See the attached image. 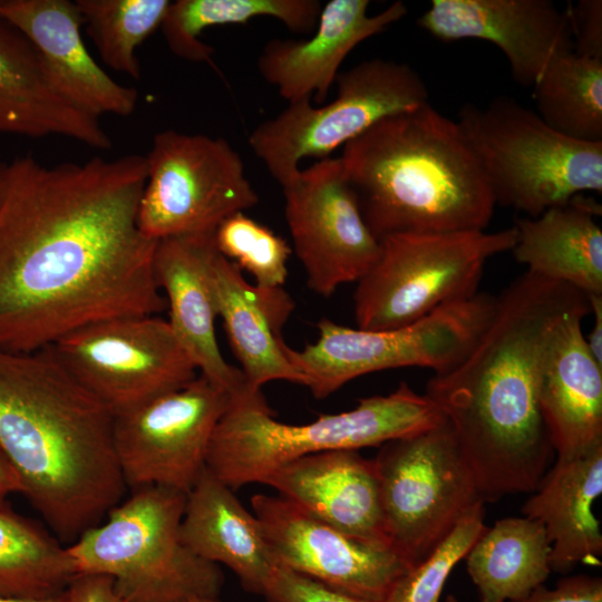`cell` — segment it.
I'll return each instance as SVG.
<instances>
[{
  "mask_svg": "<svg viewBox=\"0 0 602 602\" xmlns=\"http://www.w3.org/2000/svg\"><path fill=\"white\" fill-rule=\"evenodd\" d=\"M142 155L46 166L0 162V349L28 353L115 318L166 307L157 241L139 230Z\"/></svg>",
  "mask_w": 602,
  "mask_h": 602,
  "instance_id": "cell-1",
  "label": "cell"
},
{
  "mask_svg": "<svg viewBox=\"0 0 602 602\" xmlns=\"http://www.w3.org/2000/svg\"><path fill=\"white\" fill-rule=\"evenodd\" d=\"M579 310L591 311L586 294L526 271L496 298L468 353L427 381L425 395L450 424L484 502L532 493L547 470L554 448L541 375L557 324Z\"/></svg>",
  "mask_w": 602,
  "mask_h": 602,
  "instance_id": "cell-2",
  "label": "cell"
},
{
  "mask_svg": "<svg viewBox=\"0 0 602 602\" xmlns=\"http://www.w3.org/2000/svg\"><path fill=\"white\" fill-rule=\"evenodd\" d=\"M114 419L51 347L0 349V449L20 494L65 545L124 499Z\"/></svg>",
  "mask_w": 602,
  "mask_h": 602,
  "instance_id": "cell-3",
  "label": "cell"
},
{
  "mask_svg": "<svg viewBox=\"0 0 602 602\" xmlns=\"http://www.w3.org/2000/svg\"><path fill=\"white\" fill-rule=\"evenodd\" d=\"M377 240L396 234L485 231L496 205L458 124L429 101L387 116L339 156Z\"/></svg>",
  "mask_w": 602,
  "mask_h": 602,
  "instance_id": "cell-4",
  "label": "cell"
},
{
  "mask_svg": "<svg viewBox=\"0 0 602 602\" xmlns=\"http://www.w3.org/2000/svg\"><path fill=\"white\" fill-rule=\"evenodd\" d=\"M438 406L406 382L387 396L362 398L314 421H278L262 395L231 404L212 436L206 468L233 491L302 456L359 450L429 430L445 420Z\"/></svg>",
  "mask_w": 602,
  "mask_h": 602,
  "instance_id": "cell-5",
  "label": "cell"
},
{
  "mask_svg": "<svg viewBox=\"0 0 602 602\" xmlns=\"http://www.w3.org/2000/svg\"><path fill=\"white\" fill-rule=\"evenodd\" d=\"M130 493L67 545L75 573L110 577L123 602L220 596L219 565L195 555L181 538L186 494L161 486Z\"/></svg>",
  "mask_w": 602,
  "mask_h": 602,
  "instance_id": "cell-6",
  "label": "cell"
},
{
  "mask_svg": "<svg viewBox=\"0 0 602 602\" xmlns=\"http://www.w3.org/2000/svg\"><path fill=\"white\" fill-rule=\"evenodd\" d=\"M496 204L536 217L585 192H602V142L554 130L507 96L467 103L456 120Z\"/></svg>",
  "mask_w": 602,
  "mask_h": 602,
  "instance_id": "cell-7",
  "label": "cell"
},
{
  "mask_svg": "<svg viewBox=\"0 0 602 602\" xmlns=\"http://www.w3.org/2000/svg\"><path fill=\"white\" fill-rule=\"evenodd\" d=\"M516 237L513 226L382 239L378 260L357 282V328H402L445 304L474 297L486 262L512 250Z\"/></svg>",
  "mask_w": 602,
  "mask_h": 602,
  "instance_id": "cell-8",
  "label": "cell"
},
{
  "mask_svg": "<svg viewBox=\"0 0 602 602\" xmlns=\"http://www.w3.org/2000/svg\"><path fill=\"white\" fill-rule=\"evenodd\" d=\"M496 298L486 293L445 304L409 326L388 330L349 328L321 319L319 337L302 350L285 347L305 387L323 399L362 375L401 367L441 373L456 366L487 326Z\"/></svg>",
  "mask_w": 602,
  "mask_h": 602,
  "instance_id": "cell-9",
  "label": "cell"
},
{
  "mask_svg": "<svg viewBox=\"0 0 602 602\" xmlns=\"http://www.w3.org/2000/svg\"><path fill=\"white\" fill-rule=\"evenodd\" d=\"M337 96L314 107L310 99L289 104L250 134L249 145L282 186L307 157L320 159L380 119L428 101V89L409 65L383 58L363 60L339 72Z\"/></svg>",
  "mask_w": 602,
  "mask_h": 602,
  "instance_id": "cell-10",
  "label": "cell"
},
{
  "mask_svg": "<svg viewBox=\"0 0 602 602\" xmlns=\"http://www.w3.org/2000/svg\"><path fill=\"white\" fill-rule=\"evenodd\" d=\"M373 462L386 535L412 566L485 503L447 419L382 444Z\"/></svg>",
  "mask_w": 602,
  "mask_h": 602,
  "instance_id": "cell-11",
  "label": "cell"
},
{
  "mask_svg": "<svg viewBox=\"0 0 602 602\" xmlns=\"http://www.w3.org/2000/svg\"><path fill=\"white\" fill-rule=\"evenodd\" d=\"M145 157L137 222L151 240L213 234L226 217L259 203L241 155L221 137L166 129Z\"/></svg>",
  "mask_w": 602,
  "mask_h": 602,
  "instance_id": "cell-12",
  "label": "cell"
},
{
  "mask_svg": "<svg viewBox=\"0 0 602 602\" xmlns=\"http://www.w3.org/2000/svg\"><path fill=\"white\" fill-rule=\"evenodd\" d=\"M65 368L114 416L177 390L197 368L167 320L133 315L78 329L54 346Z\"/></svg>",
  "mask_w": 602,
  "mask_h": 602,
  "instance_id": "cell-13",
  "label": "cell"
},
{
  "mask_svg": "<svg viewBox=\"0 0 602 602\" xmlns=\"http://www.w3.org/2000/svg\"><path fill=\"white\" fill-rule=\"evenodd\" d=\"M231 395L198 375L186 386L115 416L114 446L130 491L187 494L206 468L210 443Z\"/></svg>",
  "mask_w": 602,
  "mask_h": 602,
  "instance_id": "cell-14",
  "label": "cell"
},
{
  "mask_svg": "<svg viewBox=\"0 0 602 602\" xmlns=\"http://www.w3.org/2000/svg\"><path fill=\"white\" fill-rule=\"evenodd\" d=\"M284 215L309 288L330 297L376 263L380 241L365 223L339 157L300 169L282 186Z\"/></svg>",
  "mask_w": 602,
  "mask_h": 602,
  "instance_id": "cell-15",
  "label": "cell"
},
{
  "mask_svg": "<svg viewBox=\"0 0 602 602\" xmlns=\"http://www.w3.org/2000/svg\"><path fill=\"white\" fill-rule=\"evenodd\" d=\"M278 566L367 602H382L412 565L389 543L351 536L280 495L251 498Z\"/></svg>",
  "mask_w": 602,
  "mask_h": 602,
  "instance_id": "cell-16",
  "label": "cell"
},
{
  "mask_svg": "<svg viewBox=\"0 0 602 602\" xmlns=\"http://www.w3.org/2000/svg\"><path fill=\"white\" fill-rule=\"evenodd\" d=\"M417 25L441 41L494 43L524 87H533L555 57L573 50L567 9L551 0H434Z\"/></svg>",
  "mask_w": 602,
  "mask_h": 602,
  "instance_id": "cell-17",
  "label": "cell"
},
{
  "mask_svg": "<svg viewBox=\"0 0 602 602\" xmlns=\"http://www.w3.org/2000/svg\"><path fill=\"white\" fill-rule=\"evenodd\" d=\"M217 249L213 234L158 240L154 274L169 310L167 320L197 371L241 400L261 394L252 390L242 371L223 358L215 334L219 317L212 279Z\"/></svg>",
  "mask_w": 602,
  "mask_h": 602,
  "instance_id": "cell-18",
  "label": "cell"
},
{
  "mask_svg": "<svg viewBox=\"0 0 602 602\" xmlns=\"http://www.w3.org/2000/svg\"><path fill=\"white\" fill-rule=\"evenodd\" d=\"M0 17L30 40L54 88L74 107L97 118L134 113L137 90L115 81L90 56L76 2L0 0Z\"/></svg>",
  "mask_w": 602,
  "mask_h": 602,
  "instance_id": "cell-19",
  "label": "cell"
},
{
  "mask_svg": "<svg viewBox=\"0 0 602 602\" xmlns=\"http://www.w3.org/2000/svg\"><path fill=\"white\" fill-rule=\"evenodd\" d=\"M369 6V0L327 2L309 38H274L265 43L256 60L259 74L289 104L312 96L319 105L324 104L346 57L359 43L407 14L402 1L392 2L373 16L368 13Z\"/></svg>",
  "mask_w": 602,
  "mask_h": 602,
  "instance_id": "cell-20",
  "label": "cell"
},
{
  "mask_svg": "<svg viewBox=\"0 0 602 602\" xmlns=\"http://www.w3.org/2000/svg\"><path fill=\"white\" fill-rule=\"evenodd\" d=\"M310 515L362 540L389 543L373 459L329 450L290 460L261 482Z\"/></svg>",
  "mask_w": 602,
  "mask_h": 602,
  "instance_id": "cell-21",
  "label": "cell"
},
{
  "mask_svg": "<svg viewBox=\"0 0 602 602\" xmlns=\"http://www.w3.org/2000/svg\"><path fill=\"white\" fill-rule=\"evenodd\" d=\"M591 311L564 315L544 359L540 409L559 458H570L602 443V366L590 353L582 320Z\"/></svg>",
  "mask_w": 602,
  "mask_h": 602,
  "instance_id": "cell-22",
  "label": "cell"
},
{
  "mask_svg": "<svg viewBox=\"0 0 602 602\" xmlns=\"http://www.w3.org/2000/svg\"><path fill=\"white\" fill-rule=\"evenodd\" d=\"M212 279L217 313L247 386L256 391L274 380L304 386V377L285 353L288 344L281 333L294 309L291 297L282 288L249 284L241 269L219 251Z\"/></svg>",
  "mask_w": 602,
  "mask_h": 602,
  "instance_id": "cell-23",
  "label": "cell"
},
{
  "mask_svg": "<svg viewBox=\"0 0 602 602\" xmlns=\"http://www.w3.org/2000/svg\"><path fill=\"white\" fill-rule=\"evenodd\" d=\"M0 134L64 136L91 148L113 145L99 118L74 107L54 88L30 40L0 17Z\"/></svg>",
  "mask_w": 602,
  "mask_h": 602,
  "instance_id": "cell-24",
  "label": "cell"
},
{
  "mask_svg": "<svg viewBox=\"0 0 602 602\" xmlns=\"http://www.w3.org/2000/svg\"><path fill=\"white\" fill-rule=\"evenodd\" d=\"M181 538L198 557L229 567L251 593L262 595L278 567L258 517L207 468L186 494Z\"/></svg>",
  "mask_w": 602,
  "mask_h": 602,
  "instance_id": "cell-25",
  "label": "cell"
},
{
  "mask_svg": "<svg viewBox=\"0 0 602 602\" xmlns=\"http://www.w3.org/2000/svg\"><path fill=\"white\" fill-rule=\"evenodd\" d=\"M602 493V443L570 458H559L523 504L524 516L542 523L551 542V571L599 564L600 522L593 504Z\"/></svg>",
  "mask_w": 602,
  "mask_h": 602,
  "instance_id": "cell-26",
  "label": "cell"
},
{
  "mask_svg": "<svg viewBox=\"0 0 602 602\" xmlns=\"http://www.w3.org/2000/svg\"><path fill=\"white\" fill-rule=\"evenodd\" d=\"M600 214V205L581 194L536 217L517 220L513 254L531 273L588 297L602 295Z\"/></svg>",
  "mask_w": 602,
  "mask_h": 602,
  "instance_id": "cell-27",
  "label": "cell"
},
{
  "mask_svg": "<svg viewBox=\"0 0 602 602\" xmlns=\"http://www.w3.org/2000/svg\"><path fill=\"white\" fill-rule=\"evenodd\" d=\"M550 555L542 523L517 516L487 527L465 559L480 602H508L544 584L552 572Z\"/></svg>",
  "mask_w": 602,
  "mask_h": 602,
  "instance_id": "cell-28",
  "label": "cell"
},
{
  "mask_svg": "<svg viewBox=\"0 0 602 602\" xmlns=\"http://www.w3.org/2000/svg\"><path fill=\"white\" fill-rule=\"evenodd\" d=\"M322 6L318 0H177L171 2L161 29L173 54L191 61L211 62L213 47L198 39L204 29L271 17L291 32L310 36L318 26Z\"/></svg>",
  "mask_w": 602,
  "mask_h": 602,
  "instance_id": "cell-29",
  "label": "cell"
},
{
  "mask_svg": "<svg viewBox=\"0 0 602 602\" xmlns=\"http://www.w3.org/2000/svg\"><path fill=\"white\" fill-rule=\"evenodd\" d=\"M75 575L67 545L0 498V596H57Z\"/></svg>",
  "mask_w": 602,
  "mask_h": 602,
  "instance_id": "cell-30",
  "label": "cell"
},
{
  "mask_svg": "<svg viewBox=\"0 0 602 602\" xmlns=\"http://www.w3.org/2000/svg\"><path fill=\"white\" fill-rule=\"evenodd\" d=\"M536 114L560 134L602 142V59L575 54L555 57L533 86Z\"/></svg>",
  "mask_w": 602,
  "mask_h": 602,
  "instance_id": "cell-31",
  "label": "cell"
},
{
  "mask_svg": "<svg viewBox=\"0 0 602 602\" xmlns=\"http://www.w3.org/2000/svg\"><path fill=\"white\" fill-rule=\"evenodd\" d=\"M82 22L103 61L111 69L140 78L136 49L162 22L168 0H77Z\"/></svg>",
  "mask_w": 602,
  "mask_h": 602,
  "instance_id": "cell-32",
  "label": "cell"
},
{
  "mask_svg": "<svg viewBox=\"0 0 602 602\" xmlns=\"http://www.w3.org/2000/svg\"><path fill=\"white\" fill-rule=\"evenodd\" d=\"M217 251L247 271L260 288H282L291 247L287 240L252 217L237 212L214 232Z\"/></svg>",
  "mask_w": 602,
  "mask_h": 602,
  "instance_id": "cell-33",
  "label": "cell"
},
{
  "mask_svg": "<svg viewBox=\"0 0 602 602\" xmlns=\"http://www.w3.org/2000/svg\"><path fill=\"white\" fill-rule=\"evenodd\" d=\"M484 515V503H479L456 524L425 560L395 582L382 602H439L450 572L466 557L487 528Z\"/></svg>",
  "mask_w": 602,
  "mask_h": 602,
  "instance_id": "cell-34",
  "label": "cell"
},
{
  "mask_svg": "<svg viewBox=\"0 0 602 602\" xmlns=\"http://www.w3.org/2000/svg\"><path fill=\"white\" fill-rule=\"evenodd\" d=\"M262 596L266 602H367L278 566Z\"/></svg>",
  "mask_w": 602,
  "mask_h": 602,
  "instance_id": "cell-35",
  "label": "cell"
},
{
  "mask_svg": "<svg viewBox=\"0 0 602 602\" xmlns=\"http://www.w3.org/2000/svg\"><path fill=\"white\" fill-rule=\"evenodd\" d=\"M572 32L573 51L602 59V1L580 0L566 7Z\"/></svg>",
  "mask_w": 602,
  "mask_h": 602,
  "instance_id": "cell-36",
  "label": "cell"
},
{
  "mask_svg": "<svg viewBox=\"0 0 602 602\" xmlns=\"http://www.w3.org/2000/svg\"><path fill=\"white\" fill-rule=\"evenodd\" d=\"M508 602H602V579L586 574L566 576L554 589L541 584L526 596Z\"/></svg>",
  "mask_w": 602,
  "mask_h": 602,
  "instance_id": "cell-37",
  "label": "cell"
},
{
  "mask_svg": "<svg viewBox=\"0 0 602 602\" xmlns=\"http://www.w3.org/2000/svg\"><path fill=\"white\" fill-rule=\"evenodd\" d=\"M67 602H123L110 577L76 574L65 590Z\"/></svg>",
  "mask_w": 602,
  "mask_h": 602,
  "instance_id": "cell-38",
  "label": "cell"
},
{
  "mask_svg": "<svg viewBox=\"0 0 602 602\" xmlns=\"http://www.w3.org/2000/svg\"><path fill=\"white\" fill-rule=\"evenodd\" d=\"M589 300L594 321L591 332L584 339L590 353L602 366V295H589Z\"/></svg>",
  "mask_w": 602,
  "mask_h": 602,
  "instance_id": "cell-39",
  "label": "cell"
},
{
  "mask_svg": "<svg viewBox=\"0 0 602 602\" xmlns=\"http://www.w3.org/2000/svg\"><path fill=\"white\" fill-rule=\"evenodd\" d=\"M19 479L0 449V498H6L13 493H20Z\"/></svg>",
  "mask_w": 602,
  "mask_h": 602,
  "instance_id": "cell-40",
  "label": "cell"
},
{
  "mask_svg": "<svg viewBox=\"0 0 602 602\" xmlns=\"http://www.w3.org/2000/svg\"><path fill=\"white\" fill-rule=\"evenodd\" d=\"M0 602H67V598L64 592L57 596H52L48 599H35V600L0 596Z\"/></svg>",
  "mask_w": 602,
  "mask_h": 602,
  "instance_id": "cell-41",
  "label": "cell"
},
{
  "mask_svg": "<svg viewBox=\"0 0 602 602\" xmlns=\"http://www.w3.org/2000/svg\"><path fill=\"white\" fill-rule=\"evenodd\" d=\"M182 602H222L220 596H198L192 598Z\"/></svg>",
  "mask_w": 602,
  "mask_h": 602,
  "instance_id": "cell-42",
  "label": "cell"
},
{
  "mask_svg": "<svg viewBox=\"0 0 602 602\" xmlns=\"http://www.w3.org/2000/svg\"><path fill=\"white\" fill-rule=\"evenodd\" d=\"M445 602H459V601L455 595L448 594Z\"/></svg>",
  "mask_w": 602,
  "mask_h": 602,
  "instance_id": "cell-43",
  "label": "cell"
}]
</instances>
